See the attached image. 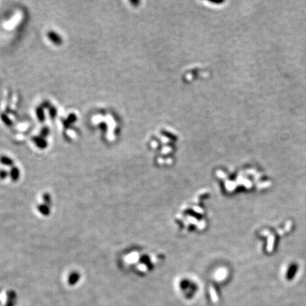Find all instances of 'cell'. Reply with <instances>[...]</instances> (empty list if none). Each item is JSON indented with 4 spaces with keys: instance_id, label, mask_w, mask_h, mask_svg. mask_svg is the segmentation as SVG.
<instances>
[{
    "instance_id": "1",
    "label": "cell",
    "mask_w": 306,
    "mask_h": 306,
    "mask_svg": "<svg viewBox=\"0 0 306 306\" xmlns=\"http://www.w3.org/2000/svg\"><path fill=\"white\" fill-rule=\"evenodd\" d=\"M0 162L6 166H12L14 164L12 159H10L9 157H6V156H1L0 157Z\"/></svg>"
},
{
    "instance_id": "2",
    "label": "cell",
    "mask_w": 306,
    "mask_h": 306,
    "mask_svg": "<svg viewBox=\"0 0 306 306\" xmlns=\"http://www.w3.org/2000/svg\"><path fill=\"white\" fill-rule=\"evenodd\" d=\"M19 175H20L19 169H17L16 167L12 168L11 170H10V176H11V179H12L13 180H17L18 178H19Z\"/></svg>"
},
{
    "instance_id": "3",
    "label": "cell",
    "mask_w": 306,
    "mask_h": 306,
    "mask_svg": "<svg viewBox=\"0 0 306 306\" xmlns=\"http://www.w3.org/2000/svg\"><path fill=\"white\" fill-rule=\"evenodd\" d=\"M1 119L4 122L5 125H7V126H11L12 125V121L10 120V118L6 114L2 113L1 114Z\"/></svg>"
},
{
    "instance_id": "4",
    "label": "cell",
    "mask_w": 306,
    "mask_h": 306,
    "mask_svg": "<svg viewBox=\"0 0 306 306\" xmlns=\"http://www.w3.org/2000/svg\"><path fill=\"white\" fill-rule=\"evenodd\" d=\"M34 141H35L36 144H37L39 147H43V146L45 145V142L43 141V140H40V139H38V138H35Z\"/></svg>"
},
{
    "instance_id": "5",
    "label": "cell",
    "mask_w": 306,
    "mask_h": 306,
    "mask_svg": "<svg viewBox=\"0 0 306 306\" xmlns=\"http://www.w3.org/2000/svg\"><path fill=\"white\" fill-rule=\"evenodd\" d=\"M7 175H8V173H7L5 170H4V169L0 170V178L1 179L6 178V177H7Z\"/></svg>"
},
{
    "instance_id": "6",
    "label": "cell",
    "mask_w": 306,
    "mask_h": 306,
    "mask_svg": "<svg viewBox=\"0 0 306 306\" xmlns=\"http://www.w3.org/2000/svg\"><path fill=\"white\" fill-rule=\"evenodd\" d=\"M37 115H38V118H39L40 120H43V112H42V110L40 108H38V110H37Z\"/></svg>"
}]
</instances>
